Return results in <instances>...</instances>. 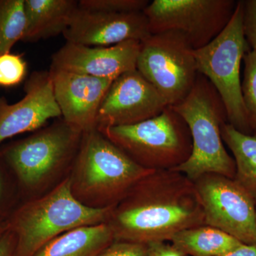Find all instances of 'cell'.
<instances>
[{
    "instance_id": "obj_1",
    "label": "cell",
    "mask_w": 256,
    "mask_h": 256,
    "mask_svg": "<svg viewBox=\"0 0 256 256\" xmlns=\"http://www.w3.org/2000/svg\"><path fill=\"white\" fill-rule=\"evenodd\" d=\"M106 224L114 240L148 245L204 225V217L194 182L178 170H160L141 178L112 208Z\"/></svg>"
},
{
    "instance_id": "obj_2",
    "label": "cell",
    "mask_w": 256,
    "mask_h": 256,
    "mask_svg": "<svg viewBox=\"0 0 256 256\" xmlns=\"http://www.w3.org/2000/svg\"><path fill=\"white\" fill-rule=\"evenodd\" d=\"M82 136L60 119L0 149V158L14 178L21 201L44 194L68 176Z\"/></svg>"
},
{
    "instance_id": "obj_3",
    "label": "cell",
    "mask_w": 256,
    "mask_h": 256,
    "mask_svg": "<svg viewBox=\"0 0 256 256\" xmlns=\"http://www.w3.org/2000/svg\"><path fill=\"white\" fill-rule=\"evenodd\" d=\"M151 170L133 161L98 129L82 133L69 174L70 190L82 204L114 208Z\"/></svg>"
},
{
    "instance_id": "obj_4",
    "label": "cell",
    "mask_w": 256,
    "mask_h": 256,
    "mask_svg": "<svg viewBox=\"0 0 256 256\" xmlns=\"http://www.w3.org/2000/svg\"><path fill=\"white\" fill-rule=\"evenodd\" d=\"M112 208L82 204L72 194L68 176L44 194L20 202L6 218L16 238L14 256H33L62 234L106 224Z\"/></svg>"
},
{
    "instance_id": "obj_5",
    "label": "cell",
    "mask_w": 256,
    "mask_h": 256,
    "mask_svg": "<svg viewBox=\"0 0 256 256\" xmlns=\"http://www.w3.org/2000/svg\"><path fill=\"white\" fill-rule=\"evenodd\" d=\"M171 107L186 122L192 140L191 156L175 170L192 182L210 173L234 178L235 161L224 146L220 131L228 122L226 110L212 82L198 73L188 96Z\"/></svg>"
},
{
    "instance_id": "obj_6",
    "label": "cell",
    "mask_w": 256,
    "mask_h": 256,
    "mask_svg": "<svg viewBox=\"0 0 256 256\" xmlns=\"http://www.w3.org/2000/svg\"><path fill=\"white\" fill-rule=\"evenodd\" d=\"M98 130L133 161L151 171L176 169L192 154L190 129L171 106L138 124Z\"/></svg>"
},
{
    "instance_id": "obj_7",
    "label": "cell",
    "mask_w": 256,
    "mask_h": 256,
    "mask_svg": "<svg viewBox=\"0 0 256 256\" xmlns=\"http://www.w3.org/2000/svg\"><path fill=\"white\" fill-rule=\"evenodd\" d=\"M244 3L237 2L228 24L206 46L194 50L197 72L215 88L226 110L228 124L239 132L254 134L242 101L240 68L248 50L244 28Z\"/></svg>"
},
{
    "instance_id": "obj_8",
    "label": "cell",
    "mask_w": 256,
    "mask_h": 256,
    "mask_svg": "<svg viewBox=\"0 0 256 256\" xmlns=\"http://www.w3.org/2000/svg\"><path fill=\"white\" fill-rule=\"evenodd\" d=\"M137 70L159 92L168 106L181 102L194 85V50L183 34L165 32L141 42Z\"/></svg>"
},
{
    "instance_id": "obj_9",
    "label": "cell",
    "mask_w": 256,
    "mask_h": 256,
    "mask_svg": "<svg viewBox=\"0 0 256 256\" xmlns=\"http://www.w3.org/2000/svg\"><path fill=\"white\" fill-rule=\"evenodd\" d=\"M236 4L234 0H154L143 13L151 34L180 32L194 50H197L223 31Z\"/></svg>"
},
{
    "instance_id": "obj_10",
    "label": "cell",
    "mask_w": 256,
    "mask_h": 256,
    "mask_svg": "<svg viewBox=\"0 0 256 256\" xmlns=\"http://www.w3.org/2000/svg\"><path fill=\"white\" fill-rule=\"evenodd\" d=\"M205 225L220 229L244 244H256V206L234 178L205 174L194 181Z\"/></svg>"
},
{
    "instance_id": "obj_11",
    "label": "cell",
    "mask_w": 256,
    "mask_h": 256,
    "mask_svg": "<svg viewBox=\"0 0 256 256\" xmlns=\"http://www.w3.org/2000/svg\"><path fill=\"white\" fill-rule=\"evenodd\" d=\"M168 107L154 87L136 70L114 80L102 99L97 129L130 126L159 116Z\"/></svg>"
},
{
    "instance_id": "obj_12",
    "label": "cell",
    "mask_w": 256,
    "mask_h": 256,
    "mask_svg": "<svg viewBox=\"0 0 256 256\" xmlns=\"http://www.w3.org/2000/svg\"><path fill=\"white\" fill-rule=\"evenodd\" d=\"M24 92L23 98L14 104L0 97V144L18 134L36 132L50 119L62 117L50 72L32 74Z\"/></svg>"
},
{
    "instance_id": "obj_13",
    "label": "cell",
    "mask_w": 256,
    "mask_h": 256,
    "mask_svg": "<svg viewBox=\"0 0 256 256\" xmlns=\"http://www.w3.org/2000/svg\"><path fill=\"white\" fill-rule=\"evenodd\" d=\"M54 94L62 119L80 132L97 129V116L114 80L50 68Z\"/></svg>"
},
{
    "instance_id": "obj_14",
    "label": "cell",
    "mask_w": 256,
    "mask_h": 256,
    "mask_svg": "<svg viewBox=\"0 0 256 256\" xmlns=\"http://www.w3.org/2000/svg\"><path fill=\"white\" fill-rule=\"evenodd\" d=\"M63 35L68 43L110 46L130 40L142 42L151 34L143 12L112 14L78 8Z\"/></svg>"
},
{
    "instance_id": "obj_15",
    "label": "cell",
    "mask_w": 256,
    "mask_h": 256,
    "mask_svg": "<svg viewBox=\"0 0 256 256\" xmlns=\"http://www.w3.org/2000/svg\"><path fill=\"white\" fill-rule=\"evenodd\" d=\"M141 42H122L110 46H88L66 42L52 56L50 68L116 80L137 69Z\"/></svg>"
},
{
    "instance_id": "obj_16",
    "label": "cell",
    "mask_w": 256,
    "mask_h": 256,
    "mask_svg": "<svg viewBox=\"0 0 256 256\" xmlns=\"http://www.w3.org/2000/svg\"><path fill=\"white\" fill-rule=\"evenodd\" d=\"M78 8L75 0H24L26 28L22 41L36 42L64 34Z\"/></svg>"
},
{
    "instance_id": "obj_17",
    "label": "cell",
    "mask_w": 256,
    "mask_h": 256,
    "mask_svg": "<svg viewBox=\"0 0 256 256\" xmlns=\"http://www.w3.org/2000/svg\"><path fill=\"white\" fill-rule=\"evenodd\" d=\"M114 240L107 224L80 227L50 240L33 256H97Z\"/></svg>"
},
{
    "instance_id": "obj_18",
    "label": "cell",
    "mask_w": 256,
    "mask_h": 256,
    "mask_svg": "<svg viewBox=\"0 0 256 256\" xmlns=\"http://www.w3.org/2000/svg\"><path fill=\"white\" fill-rule=\"evenodd\" d=\"M170 242L186 256H222L242 244L220 229L205 224L178 232Z\"/></svg>"
},
{
    "instance_id": "obj_19",
    "label": "cell",
    "mask_w": 256,
    "mask_h": 256,
    "mask_svg": "<svg viewBox=\"0 0 256 256\" xmlns=\"http://www.w3.org/2000/svg\"><path fill=\"white\" fill-rule=\"evenodd\" d=\"M220 131L235 161L234 181L252 197L256 206V136L239 132L228 122Z\"/></svg>"
},
{
    "instance_id": "obj_20",
    "label": "cell",
    "mask_w": 256,
    "mask_h": 256,
    "mask_svg": "<svg viewBox=\"0 0 256 256\" xmlns=\"http://www.w3.org/2000/svg\"><path fill=\"white\" fill-rule=\"evenodd\" d=\"M25 28L24 0H0V55L22 41Z\"/></svg>"
},
{
    "instance_id": "obj_21",
    "label": "cell",
    "mask_w": 256,
    "mask_h": 256,
    "mask_svg": "<svg viewBox=\"0 0 256 256\" xmlns=\"http://www.w3.org/2000/svg\"><path fill=\"white\" fill-rule=\"evenodd\" d=\"M244 80L242 84V101L254 134L256 133V52L248 50L244 55Z\"/></svg>"
},
{
    "instance_id": "obj_22",
    "label": "cell",
    "mask_w": 256,
    "mask_h": 256,
    "mask_svg": "<svg viewBox=\"0 0 256 256\" xmlns=\"http://www.w3.org/2000/svg\"><path fill=\"white\" fill-rule=\"evenodd\" d=\"M150 3L148 0H80L78 8L89 11L124 14L141 12Z\"/></svg>"
},
{
    "instance_id": "obj_23",
    "label": "cell",
    "mask_w": 256,
    "mask_h": 256,
    "mask_svg": "<svg viewBox=\"0 0 256 256\" xmlns=\"http://www.w3.org/2000/svg\"><path fill=\"white\" fill-rule=\"evenodd\" d=\"M18 200L20 197L14 178L0 158V220H6L18 204Z\"/></svg>"
},
{
    "instance_id": "obj_24",
    "label": "cell",
    "mask_w": 256,
    "mask_h": 256,
    "mask_svg": "<svg viewBox=\"0 0 256 256\" xmlns=\"http://www.w3.org/2000/svg\"><path fill=\"white\" fill-rule=\"evenodd\" d=\"M28 65L22 56L8 53L0 55V86L18 85L26 76Z\"/></svg>"
},
{
    "instance_id": "obj_25",
    "label": "cell",
    "mask_w": 256,
    "mask_h": 256,
    "mask_svg": "<svg viewBox=\"0 0 256 256\" xmlns=\"http://www.w3.org/2000/svg\"><path fill=\"white\" fill-rule=\"evenodd\" d=\"M97 256H152L149 245L114 240Z\"/></svg>"
},
{
    "instance_id": "obj_26",
    "label": "cell",
    "mask_w": 256,
    "mask_h": 256,
    "mask_svg": "<svg viewBox=\"0 0 256 256\" xmlns=\"http://www.w3.org/2000/svg\"><path fill=\"white\" fill-rule=\"evenodd\" d=\"M244 18L242 28L248 46L256 52V0L242 1Z\"/></svg>"
},
{
    "instance_id": "obj_27",
    "label": "cell",
    "mask_w": 256,
    "mask_h": 256,
    "mask_svg": "<svg viewBox=\"0 0 256 256\" xmlns=\"http://www.w3.org/2000/svg\"><path fill=\"white\" fill-rule=\"evenodd\" d=\"M152 256H186L172 244L166 242H160L148 244Z\"/></svg>"
},
{
    "instance_id": "obj_28",
    "label": "cell",
    "mask_w": 256,
    "mask_h": 256,
    "mask_svg": "<svg viewBox=\"0 0 256 256\" xmlns=\"http://www.w3.org/2000/svg\"><path fill=\"white\" fill-rule=\"evenodd\" d=\"M16 238L9 229L0 238V256H14Z\"/></svg>"
},
{
    "instance_id": "obj_29",
    "label": "cell",
    "mask_w": 256,
    "mask_h": 256,
    "mask_svg": "<svg viewBox=\"0 0 256 256\" xmlns=\"http://www.w3.org/2000/svg\"><path fill=\"white\" fill-rule=\"evenodd\" d=\"M222 256H256V244H244Z\"/></svg>"
},
{
    "instance_id": "obj_30",
    "label": "cell",
    "mask_w": 256,
    "mask_h": 256,
    "mask_svg": "<svg viewBox=\"0 0 256 256\" xmlns=\"http://www.w3.org/2000/svg\"><path fill=\"white\" fill-rule=\"evenodd\" d=\"M8 229V226L6 220H0V238L2 236L3 234L6 232Z\"/></svg>"
},
{
    "instance_id": "obj_31",
    "label": "cell",
    "mask_w": 256,
    "mask_h": 256,
    "mask_svg": "<svg viewBox=\"0 0 256 256\" xmlns=\"http://www.w3.org/2000/svg\"></svg>"
}]
</instances>
